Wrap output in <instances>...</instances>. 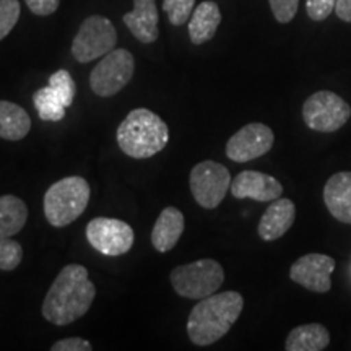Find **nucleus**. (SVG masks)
<instances>
[{
    "label": "nucleus",
    "mask_w": 351,
    "mask_h": 351,
    "mask_svg": "<svg viewBox=\"0 0 351 351\" xmlns=\"http://www.w3.org/2000/svg\"><path fill=\"white\" fill-rule=\"evenodd\" d=\"M169 140V129L156 112L137 108L127 114L117 129V143L127 156L147 160L165 150Z\"/></svg>",
    "instance_id": "3"
},
{
    "label": "nucleus",
    "mask_w": 351,
    "mask_h": 351,
    "mask_svg": "<svg viewBox=\"0 0 351 351\" xmlns=\"http://www.w3.org/2000/svg\"><path fill=\"white\" fill-rule=\"evenodd\" d=\"M296 219V205L289 199H276L263 212L257 226V234L262 241H276L288 232Z\"/></svg>",
    "instance_id": "14"
},
{
    "label": "nucleus",
    "mask_w": 351,
    "mask_h": 351,
    "mask_svg": "<svg viewBox=\"0 0 351 351\" xmlns=\"http://www.w3.org/2000/svg\"><path fill=\"white\" fill-rule=\"evenodd\" d=\"M28 219V207L19 197H0V238H12L19 234Z\"/></svg>",
    "instance_id": "21"
},
{
    "label": "nucleus",
    "mask_w": 351,
    "mask_h": 351,
    "mask_svg": "<svg viewBox=\"0 0 351 351\" xmlns=\"http://www.w3.org/2000/svg\"><path fill=\"white\" fill-rule=\"evenodd\" d=\"M86 239L95 251L108 257L127 254L135 241V232L129 223L117 218L98 217L86 225Z\"/></svg>",
    "instance_id": "10"
},
{
    "label": "nucleus",
    "mask_w": 351,
    "mask_h": 351,
    "mask_svg": "<svg viewBox=\"0 0 351 351\" xmlns=\"http://www.w3.org/2000/svg\"><path fill=\"white\" fill-rule=\"evenodd\" d=\"M158 21L160 16L155 0H134V10L124 15L125 26L143 44L155 43L160 36Z\"/></svg>",
    "instance_id": "15"
},
{
    "label": "nucleus",
    "mask_w": 351,
    "mask_h": 351,
    "mask_svg": "<svg viewBox=\"0 0 351 351\" xmlns=\"http://www.w3.org/2000/svg\"><path fill=\"white\" fill-rule=\"evenodd\" d=\"M219 23H221V12L217 2L205 0L192 12L189 21V38L197 46L207 43L215 36Z\"/></svg>",
    "instance_id": "18"
},
{
    "label": "nucleus",
    "mask_w": 351,
    "mask_h": 351,
    "mask_svg": "<svg viewBox=\"0 0 351 351\" xmlns=\"http://www.w3.org/2000/svg\"><path fill=\"white\" fill-rule=\"evenodd\" d=\"M324 202L330 215L351 225V171L333 174L324 187Z\"/></svg>",
    "instance_id": "16"
},
{
    "label": "nucleus",
    "mask_w": 351,
    "mask_h": 351,
    "mask_svg": "<svg viewBox=\"0 0 351 351\" xmlns=\"http://www.w3.org/2000/svg\"><path fill=\"white\" fill-rule=\"evenodd\" d=\"M20 13L19 0H0V41L15 28L16 21L20 20Z\"/></svg>",
    "instance_id": "25"
},
{
    "label": "nucleus",
    "mask_w": 351,
    "mask_h": 351,
    "mask_svg": "<svg viewBox=\"0 0 351 351\" xmlns=\"http://www.w3.org/2000/svg\"><path fill=\"white\" fill-rule=\"evenodd\" d=\"M335 12L340 20L351 23V0H337Z\"/></svg>",
    "instance_id": "31"
},
{
    "label": "nucleus",
    "mask_w": 351,
    "mask_h": 351,
    "mask_svg": "<svg viewBox=\"0 0 351 351\" xmlns=\"http://www.w3.org/2000/svg\"><path fill=\"white\" fill-rule=\"evenodd\" d=\"M351 117V108L337 93L322 90L311 95L302 104V119L311 130L332 134L341 129Z\"/></svg>",
    "instance_id": "6"
},
{
    "label": "nucleus",
    "mask_w": 351,
    "mask_h": 351,
    "mask_svg": "<svg viewBox=\"0 0 351 351\" xmlns=\"http://www.w3.org/2000/svg\"><path fill=\"white\" fill-rule=\"evenodd\" d=\"M116 43L117 33L111 20L101 15L88 16L73 38L72 54L80 64H88L111 52Z\"/></svg>",
    "instance_id": "8"
},
{
    "label": "nucleus",
    "mask_w": 351,
    "mask_h": 351,
    "mask_svg": "<svg viewBox=\"0 0 351 351\" xmlns=\"http://www.w3.org/2000/svg\"><path fill=\"white\" fill-rule=\"evenodd\" d=\"M49 85L57 91V95L60 96L64 101V104L70 108L73 104V98H75V82H73L72 75H70L69 70H57L49 77Z\"/></svg>",
    "instance_id": "23"
},
{
    "label": "nucleus",
    "mask_w": 351,
    "mask_h": 351,
    "mask_svg": "<svg viewBox=\"0 0 351 351\" xmlns=\"http://www.w3.org/2000/svg\"><path fill=\"white\" fill-rule=\"evenodd\" d=\"M33 104L36 108L39 119L44 122H59L65 117L67 106L51 85L39 88L33 95Z\"/></svg>",
    "instance_id": "22"
},
{
    "label": "nucleus",
    "mask_w": 351,
    "mask_h": 351,
    "mask_svg": "<svg viewBox=\"0 0 351 351\" xmlns=\"http://www.w3.org/2000/svg\"><path fill=\"white\" fill-rule=\"evenodd\" d=\"M184 228H186V219L179 208L166 207L158 217L155 226L152 231V244L158 252L165 254L178 244L181 239Z\"/></svg>",
    "instance_id": "17"
},
{
    "label": "nucleus",
    "mask_w": 351,
    "mask_h": 351,
    "mask_svg": "<svg viewBox=\"0 0 351 351\" xmlns=\"http://www.w3.org/2000/svg\"><path fill=\"white\" fill-rule=\"evenodd\" d=\"M93 346L85 339H80V337H72V339H64L56 341L54 345L51 346V351H91Z\"/></svg>",
    "instance_id": "29"
},
{
    "label": "nucleus",
    "mask_w": 351,
    "mask_h": 351,
    "mask_svg": "<svg viewBox=\"0 0 351 351\" xmlns=\"http://www.w3.org/2000/svg\"><path fill=\"white\" fill-rule=\"evenodd\" d=\"M96 296L95 283L88 278L86 267L69 263L56 276L43 301V317L64 327L88 313Z\"/></svg>",
    "instance_id": "1"
},
{
    "label": "nucleus",
    "mask_w": 351,
    "mask_h": 351,
    "mask_svg": "<svg viewBox=\"0 0 351 351\" xmlns=\"http://www.w3.org/2000/svg\"><path fill=\"white\" fill-rule=\"evenodd\" d=\"M195 0H163V10L168 13L171 25L181 26L191 19Z\"/></svg>",
    "instance_id": "26"
},
{
    "label": "nucleus",
    "mask_w": 351,
    "mask_h": 351,
    "mask_svg": "<svg viewBox=\"0 0 351 351\" xmlns=\"http://www.w3.org/2000/svg\"><path fill=\"white\" fill-rule=\"evenodd\" d=\"M135 72V59L130 51L112 49L108 52L90 75V86L99 98H111L132 80Z\"/></svg>",
    "instance_id": "7"
},
{
    "label": "nucleus",
    "mask_w": 351,
    "mask_h": 351,
    "mask_svg": "<svg viewBox=\"0 0 351 351\" xmlns=\"http://www.w3.org/2000/svg\"><path fill=\"white\" fill-rule=\"evenodd\" d=\"M335 270V261L326 254H306L289 269V278L313 293H328L332 288L330 275Z\"/></svg>",
    "instance_id": "12"
},
{
    "label": "nucleus",
    "mask_w": 351,
    "mask_h": 351,
    "mask_svg": "<svg viewBox=\"0 0 351 351\" xmlns=\"http://www.w3.org/2000/svg\"><path fill=\"white\" fill-rule=\"evenodd\" d=\"M90 202V186L80 176H69L52 184L44 194V215L54 228L69 226L83 215Z\"/></svg>",
    "instance_id": "4"
},
{
    "label": "nucleus",
    "mask_w": 351,
    "mask_h": 351,
    "mask_svg": "<svg viewBox=\"0 0 351 351\" xmlns=\"http://www.w3.org/2000/svg\"><path fill=\"white\" fill-rule=\"evenodd\" d=\"M32 130V117L19 104L0 99V138L19 142Z\"/></svg>",
    "instance_id": "19"
},
{
    "label": "nucleus",
    "mask_w": 351,
    "mask_h": 351,
    "mask_svg": "<svg viewBox=\"0 0 351 351\" xmlns=\"http://www.w3.org/2000/svg\"><path fill=\"white\" fill-rule=\"evenodd\" d=\"M230 169L217 161L207 160L195 165L189 176V186L200 207L217 208L231 189Z\"/></svg>",
    "instance_id": "9"
},
{
    "label": "nucleus",
    "mask_w": 351,
    "mask_h": 351,
    "mask_svg": "<svg viewBox=\"0 0 351 351\" xmlns=\"http://www.w3.org/2000/svg\"><path fill=\"white\" fill-rule=\"evenodd\" d=\"M231 194L236 199L274 202L283 194V186L274 176L258 171H243L231 181Z\"/></svg>",
    "instance_id": "13"
},
{
    "label": "nucleus",
    "mask_w": 351,
    "mask_h": 351,
    "mask_svg": "<svg viewBox=\"0 0 351 351\" xmlns=\"http://www.w3.org/2000/svg\"><path fill=\"white\" fill-rule=\"evenodd\" d=\"M330 343V333L320 324H306L289 332L285 350L287 351H322Z\"/></svg>",
    "instance_id": "20"
},
{
    "label": "nucleus",
    "mask_w": 351,
    "mask_h": 351,
    "mask_svg": "<svg viewBox=\"0 0 351 351\" xmlns=\"http://www.w3.org/2000/svg\"><path fill=\"white\" fill-rule=\"evenodd\" d=\"M21 258H23V249L19 241L0 238V270H15L21 263Z\"/></svg>",
    "instance_id": "24"
},
{
    "label": "nucleus",
    "mask_w": 351,
    "mask_h": 351,
    "mask_svg": "<svg viewBox=\"0 0 351 351\" xmlns=\"http://www.w3.org/2000/svg\"><path fill=\"white\" fill-rule=\"evenodd\" d=\"M337 0H306V12L311 20L324 21L335 10Z\"/></svg>",
    "instance_id": "28"
},
{
    "label": "nucleus",
    "mask_w": 351,
    "mask_h": 351,
    "mask_svg": "<svg viewBox=\"0 0 351 351\" xmlns=\"http://www.w3.org/2000/svg\"><path fill=\"white\" fill-rule=\"evenodd\" d=\"M171 285L179 296L187 300H204L217 293L225 282V270L213 258H200L171 271Z\"/></svg>",
    "instance_id": "5"
},
{
    "label": "nucleus",
    "mask_w": 351,
    "mask_h": 351,
    "mask_svg": "<svg viewBox=\"0 0 351 351\" xmlns=\"http://www.w3.org/2000/svg\"><path fill=\"white\" fill-rule=\"evenodd\" d=\"M244 298L238 291L213 293L194 306L187 319V335L197 346L217 343L239 319Z\"/></svg>",
    "instance_id": "2"
},
{
    "label": "nucleus",
    "mask_w": 351,
    "mask_h": 351,
    "mask_svg": "<svg viewBox=\"0 0 351 351\" xmlns=\"http://www.w3.org/2000/svg\"><path fill=\"white\" fill-rule=\"evenodd\" d=\"M26 5L38 16L52 15L59 8L60 0H25Z\"/></svg>",
    "instance_id": "30"
},
{
    "label": "nucleus",
    "mask_w": 351,
    "mask_h": 351,
    "mask_svg": "<svg viewBox=\"0 0 351 351\" xmlns=\"http://www.w3.org/2000/svg\"><path fill=\"white\" fill-rule=\"evenodd\" d=\"M270 8L278 23H289L295 19L300 0H269Z\"/></svg>",
    "instance_id": "27"
},
{
    "label": "nucleus",
    "mask_w": 351,
    "mask_h": 351,
    "mask_svg": "<svg viewBox=\"0 0 351 351\" xmlns=\"http://www.w3.org/2000/svg\"><path fill=\"white\" fill-rule=\"evenodd\" d=\"M274 142V130L269 125L262 122H251L228 140L226 156L234 163H249L269 153Z\"/></svg>",
    "instance_id": "11"
}]
</instances>
